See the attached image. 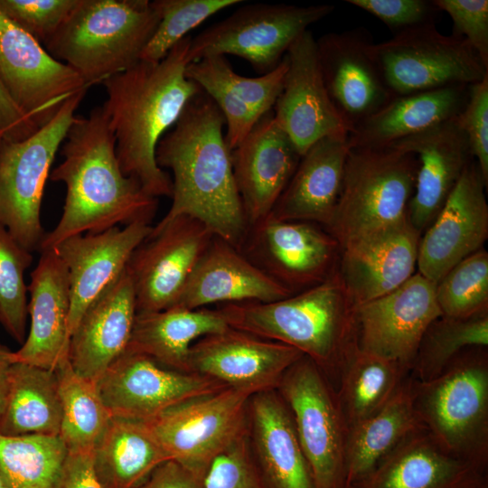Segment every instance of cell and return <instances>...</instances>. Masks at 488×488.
<instances>
[{"label":"cell","mask_w":488,"mask_h":488,"mask_svg":"<svg viewBox=\"0 0 488 488\" xmlns=\"http://www.w3.org/2000/svg\"><path fill=\"white\" fill-rule=\"evenodd\" d=\"M286 57L287 69L273 114L302 156L316 141L349 135L350 130L329 97L316 40L309 30L293 42Z\"/></svg>","instance_id":"21"},{"label":"cell","mask_w":488,"mask_h":488,"mask_svg":"<svg viewBox=\"0 0 488 488\" xmlns=\"http://www.w3.org/2000/svg\"><path fill=\"white\" fill-rule=\"evenodd\" d=\"M67 455L60 436L0 435V474L8 488H56Z\"/></svg>","instance_id":"40"},{"label":"cell","mask_w":488,"mask_h":488,"mask_svg":"<svg viewBox=\"0 0 488 488\" xmlns=\"http://www.w3.org/2000/svg\"><path fill=\"white\" fill-rule=\"evenodd\" d=\"M422 428L414 406L413 379L408 374L380 410L349 428L347 488L361 480L406 438Z\"/></svg>","instance_id":"35"},{"label":"cell","mask_w":488,"mask_h":488,"mask_svg":"<svg viewBox=\"0 0 488 488\" xmlns=\"http://www.w3.org/2000/svg\"><path fill=\"white\" fill-rule=\"evenodd\" d=\"M287 69L285 55L270 72L255 78L233 70L226 56H208L187 64L185 76L196 83L221 111L225 141L233 150L267 113L273 110Z\"/></svg>","instance_id":"27"},{"label":"cell","mask_w":488,"mask_h":488,"mask_svg":"<svg viewBox=\"0 0 488 488\" xmlns=\"http://www.w3.org/2000/svg\"><path fill=\"white\" fill-rule=\"evenodd\" d=\"M292 295L237 248L213 236L175 305L199 309L212 304L268 303Z\"/></svg>","instance_id":"29"},{"label":"cell","mask_w":488,"mask_h":488,"mask_svg":"<svg viewBox=\"0 0 488 488\" xmlns=\"http://www.w3.org/2000/svg\"><path fill=\"white\" fill-rule=\"evenodd\" d=\"M113 417L147 421L185 400L229 388L197 373L167 368L127 349L96 381Z\"/></svg>","instance_id":"17"},{"label":"cell","mask_w":488,"mask_h":488,"mask_svg":"<svg viewBox=\"0 0 488 488\" xmlns=\"http://www.w3.org/2000/svg\"><path fill=\"white\" fill-rule=\"evenodd\" d=\"M32 261V252L0 225V324L22 344L26 337L28 317L24 272Z\"/></svg>","instance_id":"43"},{"label":"cell","mask_w":488,"mask_h":488,"mask_svg":"<svg viewBox=\"0 0 488 488\" xmlns=\"http://www.w3.org/2000/svg\"><path fill=\"white\" fill-rule=\"evenodd\" d=\"M355 305L337 269L322 283L268 303L220 305L230 327L278 342L310 358L334 389L355 348Z\"/></svg>","instance_id":"4"},{"label":"cell","mask_w":488,"mask_h":488,"mask_svg":"<svg viewBox=\"0 0 488 488\" xmlns=\"http://www.w3.org/2000/svg\"><path fill=\"white\" fill-rule=\"evenodd\" d=\"M373 45L363 28L328 33L316 40L325 88L350 133L394 98L379 68Z\"/></svg>","instance_id":"19"},{"label":"cell","mask_w":488,"mask_h":488,"mask_svg":"<svg viewBox=\"0 0 488 488\" xmlns=\"http://www.w3.org/2000/svg\"><path fill=\"white\" fill-rule=\"evenodd\" d=\"M455 121L466 136L474 159L488 184V75L468 87L466 102Z\"/></svg>","instance_id":"47"},{"label":"cell","mask_w":488,"mask_h":488,"mask_svg":"<svg viewBox=\"0 0 488 488\" xmlns=\"http://www.w3.org/2000/svg\"><path fill=\"white\" fill-rule=\"evenodd\" d=\"M488 346V313L468 319L439 316L427 327L409 375L427 381L439 375L463 351Z\"/></svg>","instance_id":"41"},{"label":"cell","mask_w":488,"mask_h":488,"mask_svg":"<svg viewBox=\"0 0 488 488\" xmlns=\"http://www.w3.org/2000/svg\"><path fill=\"white\" fill-rule=\"evenodd\" d=\"M136 314L127 269L87 307L72 332L69 361L82 378L95 382L127 348Z\"/></svg>","instance_id":"28"},{"label":"cell","mask_w":488,"mask_h":488,"mask_svg":"<svg viewBox=\"0 0 488 488\" xmlns=\"http://www.w3.org/2000/svg\"><path fill=\"white\" fill-rule=\"evenodd\" d=\"M92 455L101 488H135L170 460L145 421L113 416Z\"/></svg>","instance_id":"36"},{"label":"cell","mask_w":488,"mask_h":488,"mask_svg":"<svg viewBox=\"0 0 488 488\" xmlns=\"http://www.w3.org/2000/svg\"><path fill=\"white\" fill-rule=\"evenodd\" d=\"M61 405L55 371L14 362L0 435L59 436Z\"/></svg>","instance_id":"37"},{"label":"cell","mask_w":488,"mask_h":488,"mask_svg":"<svg viewBox=\"0 0 488 488\" xmlns=\"http://www.w3.org/2000/svg\"><path fill=\"white\" fill-rule=\"evenodd\" d=\"M487 347L458 354L436 377L413 378L414 406L423 428L448 455L486 471Z\"/></svg>","instance_id":"6"},{"label":"cell","mask_w":488,"mask_h":488,"mask_svg":"<svg viewBox=\"0 0 488 488\" xmlns=\"http://www.w3.org/2000/svg\"><path fill=\"white\" fill-rule=\"evenodd\" d=\"M347 3L372 14L394 34L435 23L438 9L426 0H348Z\"/></svg>","instance_id":"49"},{"label":"cell","mask_w":488,"mask_h":488,"mask_svg":"<svg viewBox=\"0 0 488 488\" xmlns=\"http://www.w3.org/2000/svg\"><path fill=\"white\" fill-rule=\"evenodd\" d=\"M14 362L13 352L0 343V418L6 402L10 370Z\"/></svg>","instance_id":"53"},{"label":"cell","mask_w":488,"mask_h":488,"mask_svg":"<svg viewBox=\"0 0 488 488\" xmlns=\"http://www.w3.org/2000/svg\"><path fill=\"white\" fill-rule=\"evenodd\" d=\"M408 374L399 363L355 346L341 370L335 387L348 428L380 410Z\"/></svg>","instance_id":"38"},{"label":"cell","mask_w":488,"mask_h":488,"mask_svg":"<svg viewBox=\"0 0 488 488\" xmlns=\"http://www.w3.org/2000/svg\"><path fill=\"white\" fill-rule=\"evenodd\" d=\"M86 91L70 97L26 138L0 140V225L32 253L40 250L46 233L41 221L46 181Z\"/></svg>","instance_id":"8"},{"label":"cell","mask_w":488,"mask_h":488,"mask_svg":"<svg viewBox=\"0 0 488 488\" xmlns=\"http://www.w3.org/2000/svg\"><path fill=\"white\" fill-rule=\"evenodd\" d=\"M228 327L218 308L174 305L161 311L136 313L127 349L141 352L167 368L188 372L192 343Z\"/></svg>","instance_id":"34"},{"label":"cell","mask_w":488,"mask_h":488,"mask_svg":"<svg viewBox=\"0 0 488 488\" xmlns=\"http://www.w3.org/2000/svg\"><path fill=\"white\" fill-rule=\"evenodd\" d=\"M0 129L4 138L19 141L26 138L39 127L14 102L0 78Z\"/></svg>","instance_id":"51"},{"label":"cell","mask_w":488,"mask_h":488,"mask_svg":"<svg viewBox=\"0 0 488 488\" xmlns=\"http://www.w3.org/2000/svg\"><path fill=\"white\" fill-rule=\"evenodd\" d=\"M469 86H449L394 97L348 135L349 146H387L454 120L466 102Z\"/></svg>","instance_id":"33"},{"label":"cell","mask_w":488,"mask_h":488,"mask_svg":"<svg viewBox=\"0 0 488 488\" xmlns=\"http://www.w3.org/2000/svg\"><path fill=\"white\" fill-rule=\"evenodd\" d=\"M0 488H8L6 485L5 481L4 480L3 476L0 474Z\"/></svg>","instance_id":"54"},{"label":"cell","mask_w":488,"mask_h":488,"mask_svg":"<svg viewBox=\"0 0 488 488\" xmlns=\"http://www.w3.org/2000/svg\"><path fill=\"white\" fill-rule=\"evenodd\" d=\"M159 20L148 0H79L43 47L90 87L139 61Z\"/></svg>","instance_id":"5"},{"label":"cell","mask_w":488,"mask_h":488,"mask_svg":"<svg viewBox=\"0 0 488 488\" xmlns=\"http://www.w3.org/2000/svg\"><path fill=\"white\" fill-rule=\"evenodd\" d=\"M277 391L291 414L314 488H347L349 428L330 380L304 355L285 372Z\"/></svg>","instance_id":"9"},{"label":"cell","mask_w":488,"mask_h":488,"mask_svg":"<svg viewBox=\"0 0 488 488\" xmlns=\"http://www.w3.org/2000/svg\"><path fill=\"white\" fill-rule=\"evenodd\" d=\"M300 158L289 136L276 122L273 110L231 150L234 178L249 226L270 214Z\"/></svg>","instance_id":"23"},{"label":"cell","mask_w":488,"mask_h":488,"mask_svg":"<svg viewBox=\"0 0 488 488\" xmlns=\"http://www.w3.org/2000/svg\"><path fill=\"white\" fill-rule=\"evenodd\" d=\"M417 170L416 156L393 145L350 147L340 198L325 229L341 249L408 216Z\"/></svg>","instance_id":"7"},{"label":"cell","mask_w":488,"mask_h":488,"mask_svg":"<svg viewBox=\"0 0 488 488\" xmlns=\"http://www.w3.org/2000/svg\"><path fill=\"white\" fill-rule=\"evenodd\" d=\"M0 78L18 108L40 128L89 86L37 40L0 13Z\"/></svg>","instance_id":"16"},{"label":"cell","mask_w":488,"mask_h":488,"mask_svg":"<svg viewBox=\"0 0 488 488\" xmlns=\"http://www.w3.org/2000/svg\"><path fill=\"white\" fill-rule=\"evenodd\" d=\"M54 371L61 405L59 436L69 453H93L112 416L104 405L96 383L76 373L69 359Z\"/></svg>","instance_id":"39"},{"label":"cell","mask_w":488,"mask_h":488,"mask_svg":"<svg viewBox=\"0 0 488 488\" xmlns=\"http://www.w3.org/2000/svg\"><path fill=\"white\" fill-rule=\"evenodd\" d=\"M213 236L190 216L153 227L126 267L134 286L136 313L174 306Z\"/></svg>","instance_id":"14"},{"label":"cell","mask_w":488,"mask_h":488,"mask_svg":"<svg viewBox=\"0 0 488 488\" xmlns=\"http://www.w3.org/2000/svg\"><path fill=\"white\" fill-rule=\"evenodd\" d=\"M485 183L474 159L420 238L418 273L437 283L457 263L483 249L488 237Z\"/></svg>","instance_id":"20"},{"label":"cell","mask_w":488,"mask_h":488,"mask_svg":"<svg viewBox=\"0 0 488 488\" xmlns=\"http://www.w3.org/2000/svg\"><path fill=\"white\" fill-rule=\"evenodd\" d=\"M250 397L225 388L185 400L145 422L170 460L206 474L220 454L248 434Z\"/></svg>","instance_id":"12"},{"label":"cell","mask_w":488,"mask_h":488,"mask_svg":"<svg viewBox=\"0 0 488 488\" xmlns=\"http://www.w3.org/2000/svg\"><path fill=\"white\" fill-rule=\"evenodd\" d=\"M243 3L242 0H155L158 25L144 48L140 60L158 61L188 33L214 14Z\"/></svg>","instance_id":"44"},{"label":"cell","mask_w":488,"mask_h":488,"mask_svg":"<svg viewBox=\"0 0 488 488\" xmlns=\"http://www.w3.org/2000/svg\"><path fill=\"white\" fill-rule=\"evenodd\" d=\"M453 22V33L465 39L488 68V1L435 0Z\"/></svg>","instance_id":"48"},{"label":"cell","mask_w":488,"mask_h":488,"mask_svg":"<svg viewBox=\"0 0 488 488\" xmlns=\"http://www.w3.org/2000/svg\"><path fill=\"white\" fill-rule=\"evenodd\" d=\"M204 476L203 473L168 460L157 466L135 488H204Z\"/></svg>","instance_id":"50"},{"label":"cell","mask_w":488,"mask_h":488,"mask_svg":"<svg viewBox=\"0 0 488 488\" xmlns=\"http://www.w3.org/2000/svg\"><path fill=\"white\" fill-rule=\"evenodd\" d=\"M333 10L331 5H245L192 38L188 63L230 54L246 60L264 75L280 64L289 47L311 24Z\"/></svg>","instance_id":"10"},{"label":"cell","mask_w":488,"mask_h":488,"mask_svg":"<svg viewBox=\"0 0 488 488\" xmlns=\"http://www.w3.org/2000/svg\"><path fill=\"white\" fill-rule=\"evenodd\" d=\"M442 315L468 319L488 313V253L481 249L452 267L436 286Z\"/></svg>","instance_id":"42"},{"label":"cell","mask_w":488,"mask_h":488,"mask_svg":"<svg viewBox=\"0 0 488 488\" xmlns=\"http://www.w3.org/2000/svg\"><path fill=\"white\" fill-rule=\"evenodd\" d=\"M239 251L296 294L322 283L337 269L341 247L318 224L280 221L269 214L249 226Z\"/></svg>","instance_id":"13"},{"label":"cell","mask_w":488,"mask_h":488,"mask_svg":"<svg viewBox=\"0 0 488 488\" xmlns=\"http://www.w3.org/2000/svg\"><path fill=\"white\" fill-rule=\"evenodd\" d=\"M78 3L79 0H0V13L44 46Z\"/></svg>","instance_id":"45"},{"label":"cell","mask_w":488,"mask_h":488,"mask_svg":"<svg viewBox=\"0 0 488 488\" xmlns=\"http://www.w3.org/2000/svg\"><path fill=\"white\" fill-rule=\"evenodd\" d=\"M373 52L393 97L449 86H469L488 75V68L465 39L442 34L435 23L374 43Z\"/></svg>","instance_id":"11"},{"label":"cell","mask_w":488,"mask_h":488,"mask_svg":"<svg viewBox=\"0 0 488 488\" xmlns=\"http://www.w3.org/2000/svg\"><path fill=\"white\" fill-rule=\"evenodd\" d=\"M4 131L0 129V140L4 137Z\"/></svg>","instance_id":"56"},{"label":"cell","mask_w":488,"mask_h":488,"mask_svg":"<svg viewBox=\"0 0 488 488\" xmlns=\"http://www.w3.org/2000/svg\"><path fill=\"white\" fill-rule=\"evenodd\" d=\"M303 356L289 345L229 326L192 343L187 371L252 396L276 390L285 372Z\"/></svg>","instance_id":"18"},{"label":"cell","mask_w":488,"mask_h":488,"mask_svg":"<svg viewBox=\"0 0 488 488\" xmlns=\"http://www.w3.org/2000/svg\"><path fill=\"white\" fill-rule=\"evenodd\" d=\"M390 145L417 158L416 183L408 218L421 234L435 220L465 169L474 160L470 145L455 119Z\"/></svg>","instance_id":"26"},{"label":"cell","mask_w":488,"mask_h":488,"mask_svg":"<svg viewBox=\"0 0 488 488\" xmlns=\"http://www.w3.org/2000/svg\"><path fill=\"white\" fill-rule=\"evenodd\" d=\"M420 238L406 216L341 249L337 271L355 305L392 292L415 274Z\"/></svg>","instance_id":"22"},{"label":"cell","mask_w":488,"mask_h":488,"mask_svg":"<svg viewBox=\"0 0 488 488\" xmlns=\"http://www.w3.org/2000/svg\"><path fill=\"white\" fill-rule=\"evenodd\" d=\"M475 488H488V482H487V480H485L484 482H483L481 484H479V485L476 486Z\"/></svg>","instance_id":"55"},{"label":"cell","mask_w":488,"mask_h":488,"mask_svg":"<svg viewBox=\"0 0 488 488\" xmlns=\"http://www.w3.org/2000/svg\"><path fill=\"white\" fill-rule=\"evenodd\" d=\"M93 453H69L56 488H101L93 468Z\"/></svg>","instance_id":"52"},{"label":"cell","mask_w":488,"mask_h":488,"mask_svg":"<svg viewBox=\"0 0 488 488\" xmlns=\"http://www.w3.org/2000/svg\"><path fill=\"white\" fill-rule=\"evenodd\" d=\"M191 41L187 35L162 60H140L101 82L107 93L102 108L115 136L121 171L157 199L172 197L173 182L156 164V145L202 90L185 76Z\"/></svg>","instance_id":"3"},{"label":"cell","mask_w":488,"mask_h":488,"mask_svg":"<svg viewBox=\"0 0 488 488\" xmlns=\"http://www.w3.org/2000/svg\"><path fill=\"white\" fill-rule=\"evenodd\" d=\"M204 488H267L254 462L248 434L211 462Z\"/></svg>","instance_id":"46"},{"label":"cell","mask_w":488,"mask_h":488,"mask_svg":"<svg viewBox=\"0 0 488 488\" xmlns=\"http://www.w3.org/2000/svg\"><path fill=\"white\" fill-rule=\"evenodd\" d=\"M248 439L267 488H314L291 414L277 389L250 397Z\"/></svg>","instance_id":"30"},{"label":"cell","mask_w":488,"mask_h":488,"mask_svg":"<svg viewBox=\"0 0 488 488\" xmlns=\"http://www.w3.org/2000/svg\"><path fill=\"white\" fill-rule=\"evenodd\" d=\"M61 148L63 159L49 178L64 183L65 202L58 223L45 233L39 251L75 235L151 222L158 199L121 171L115 136L102 106L87 116H75Z\"/></svg>","instance_id":"2"},{"label":"cell","mask_w":488,"mask_h":488,"mask_svg":"<svg viewBox=\"0 0 488 488\" xmlns=\"http://www.w3.org/2000/svg\"><path fill=\"white\" fill-rule=\"evenodd\" d=\"M224 126L221 111L201 90L161 137L155 161L160 168L173 173V202L157 224L190 216L239 250L249 222L236 185Z\"/></svg>","instance_id":"1"},{"label":"cell","mask_w":488,"mask_h":488,"mask_svg":"<svg viewBox=\"0 0 488 488\" xmlns=\"http://www.w3.org/2000/svg\"><path fill=\"white\" fill-rule=\"evenodd\" d=\"M152 229L148 222L136 221L123 228L75 235L52 248L68 270L70 335L87 307L126 269Z\"/></svg>","instance_id":"24"},{"label":"cell","mask_w":488,"mask_h":488,"mask_svg":"<svg viewBox=\"0 0 488 488\" xmlns=\"http://www.w3.org/2000/svg\"><path fill=\"white\" fill-rule=\"evenodd\" d=\"M486 471L445 452L419 429L349 488H475Z\"/></svg>","instance_id":"32"},{"label":"cell","mask_w":488,"mask_h":488,"mask_svg":"<svg viewBox=\"0 0 488 488\" xmlns=\"http://www.w3.org/2000/svg\"><path fill=\"white\" fill-rule=\"evenodd\" d=\"M31 273L30 328L21 348L13 352L14 362L55 370L69 359L70 291L68 270L53 249L41 250Z\"/></svg>","instance_id":"25"},{"label":"cell","mask_w":488,"mask_h":488,"mask_svg":"<svg viewBox=\"0 0 488 488\" xmlns=\"http://www.w3.org/2000/svg\"><path fill=\"white\" fill-rule=\"evenodd\" d=\"M436 286L418 272L392 292L355 305L356 347L410 372L425 332L442 315Z\"/></svg>","instance_id":"15"},{"label":"cell","mask_w":488,"mask_h":488,"mask_svg":"<svg viewBox=\"0 0 488 488\" xmlns=\"http://www.w3.org/2000/svg\"><path fill=\"white\" fill-rule=\"evenodd\" d=\"M349 149L348 135L325 136L312 145L301 156L270 215L326 229L340 198Z\"/></svg>","instance_id":"31"}]
</instances>
